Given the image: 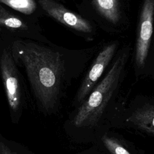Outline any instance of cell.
I'll return each instance as SVG.
<instances>
[{
	"label": "cell",
	"instance_id": "obj_1",
	"mask_svg": "<svg viewBox=\"0 0 154 154\" xmlns=\"http://www.w3.org/2000/svg\"><path fill=\"white\" fill-rule=\"evenodd\" d=\"M128 57V51H122L86 99L72 112L67 124L75 142L94 144L111 129L115 115L128 99L129 94L123 88Z\"/></svg>",
	"mask_w": 154,
	"mask_h": 154
},
{
	"label": "cell",
	"instance_id": "obj_2",
	"mask_svg": "<svg viewBox=\"0 0 154 154\" xmlns=\"http://www.w3.org/2000/svg\"><path fill=\"white\" fill-rule=\"evenodd\" d=\"M12 52L24 66L35 95L46 111L58 106L65 88L81 73L70 70L59 52L34 42L17 40Z\"/></svg>",
	"mask_w": 154,
	"mask_h": 154
},
{
	"label": "cell",
	"instance_id": "obj_3",
	"mask_svg": "<svg viewBox=\"0 0 154 154\" xmlns=\"http://www.w3.org/2000/svg\"><path fill=\"white\" fill-rule=\"evenodd\" d=\"M111 128L154 137V96L138 94L128 99L115 115Z\"/></svg>",
	"mask_w": 154,
	"mask_h": 154
},
{
	"label": "cell",
	"instance_id": "obj_4",
	"mask_svg": "<svg viewBox=\"0 0 154 154\" xmlns=\"http://www.w3.org/2000/svg\"><path fill=\"white\" fill-rule=\"evenodd\" d=\"M117 44L112 43L105 48L98 54L83 78L76 93L73 98L72 105L79 106L88 96L94 87L102 78V75L112 59Z\"/></svg>",
	"mask_w": 154,
	"mask_h": 154
},
{
	"label": "cell",
	"instance_id": "obj_5",
	"mask_svg": "<svg viewBox=\"0 0 154 154\" xmlns=\"http://www.w3.org/2000/svg\"><path fill=\"white\" fill-rule=\"evenodd\" d=\"M154 0H144L141 13L135 48V78L141 75L146 64L153 32Z\"/></svg>",
	"mask_w": 154,
	"mask_h": 154
},
{
	"label": "cell",
	"instance_id": "obj_6",
	"mask_svg": "<svg viewBox=\"0 0 154 154\" xmlns=\"http://www.w3.org/2000/svg\"><path fill=\"white\" fill-rule=\"evenodd\" d=\"M1 76L10 108L17 111L21 105L22 93L17 69L11 53L4 49L0 59Z\"/></svg>",
	"mask_w": 154,
	"mask_h": 154
},
{
	"label": "cell",
	"instance_id": "obj_7",
	"mask_svg": "<svg viewBox=\"0 0 154 154\" xmlns=\"http://www.w3.org/2000/svg\"><path fill=\"white\" fill-rule=\"evenodd\" d=\"M42 9L50 16L61 23L83 32H90V23L81 16L73 13L61 4L53 0H38Z\"/></svg>",
	"mask_w": 154,
	"mask_h": 154
},
{
	"label": "cell",
	"instance_id": "obj_8",
	"mask_svg": "<svg viewBox=\"0 0 154 154\" xmlns=\"http://www.w3.org/2000/svg\"><path fill=\"white\" fill-rule=\"evenodd\" d=\"M105 149L110 154H139L138 149L121 135L111 131L105 134L94 144Z\"/></svg>",
	"mask_w": 154,
	"mask_h": 154
},
{
	"label": "cell",
	"instance_id": "obj_9",
	"mask_svg": "<svg viewBox=\"0 0 154 154\" xmlns=\"http://www.w3.org/2000/svg\"><path fill=\"white\" fill-rule=\"evenodd\" d=\"M99 12L108 21L116 23L120 18L119 0H93Z\"/></svg>",
	"mask_w": 154,
	"mask_h": 154
},
{
	"label": "cell",
	"instance_id": "obj_10",
	"mask_svg": "<svg viewBox=\"0 0 154 154\" xmlns=\"http://www.w3.org/2000/svg\"><path fill=\"white\" fill-rule=\"evenodd\" d=\"M26 30L28 26L21 19L9 13L0 5V28Z\"/></svg>",
	"mask_w": 154,
	"mask_h": 154
},
{
	"label": "cell",
	"instance_id": "obj_11",
	"mask_svg": "<svg viewBox=\"0 0 154 154\" xmlns=\"http://www.w3.org/2000/svg\"><path fill=\"white\" fill-rule=\"evenodd\" d=\"M0 2L25 14H31L36 9L35 0H0Z\"/></svg>",
	"mask_w": 154,
	"mask_h": 154
},
{
	"label": "cell",
	"instance_id": "obj_12",
	"mask_svg": "<svg viewBox=\"0 0 154 154\" xmlns=\"http://www.w3.org/2000/svg\"><path fill=\"white\" fill-rule=\"evenodd\" d=\"M94 148L82 151L77 154H110L105 149L97 144H94Z\"/></svg>",
	"mask_w": 154,
	"mask_h": 154
},
{
	"label": "cell",
	"instance_id": "obj_13",
	"mask_svg": "<svg viewBox=\"0 0 154 154\" xmlns=\"http://www.w3.org/2000/svg\"><path fill=\"white\" fill-rule=\"evenodd\" d=\"M0 154H11V150L2 142H0Z\"/></svg>",
	"mask_w": 154,
	"mask_h": 154
},
{
	"label": "cell",
	"instance_id": "obj_14",
	"mask_svg": "<svg viewBox=\"0 0 154 154\" xmlns=\"http://www.w3.org/2000/svg\"><path fill=\"white\" fill-rule=\"evenodd\" d=\"M145 75L146 76H147V78H150L152 79H154V68L152 69L151 70L149 71L144 72L142 75Z\"/></svg>",
	"mask_w": 154,
	"mask_h": 154
},
{
	"label": "cell",
	"instance_id": "obj_15",
	"mask_svg": "<svg viewBox=\"0 0 154 154\" xmlns=\"http://www.w3.org/2000/svg\"><path fill=\"white\" fill-rule=\"evenodd\" d=\"M138 152H139V154H146V152L144 151H143L141 149H138Z\"/></svg>",
	"mask_w": 154,
	"mask_h": 154
},
{
	"label": "cell",
	"instance_id": "obj_16",
	"mask_svg": "<svg viewBox=\"0 0 154 154\" xmlns=\"http://www.w3.org/2000/svg\"><path fill=\"white\" fill-rule=\"evenodd\" d=\"M11 154H17V153L16 152H11Z\"/></svg>",
	"mask_w": 154,
	"mask_h": 154
}]
</instances>
